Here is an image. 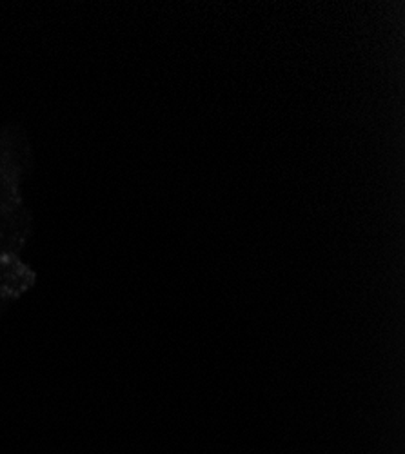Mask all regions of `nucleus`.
<instances>
[{"instance_id":"20e7f679","label":"nucleus","mask_w":405,"mask_h":454,"mask_svg":"<svg viewBox=\"0 0 405 454\" xmlns=\"http://www.w3.org/2000/svg\"><path fill=\"white\" fill-rule=\"evenodd\" d=\"M22 206L20 182L0 171V213L12 211Z\"/></svg>"},{"instance_id":"f257e3e1","label":"nucleus","mask_w":405,"mask_h":454,"mask_svg":"<svg viewBox=\"0 0 405 454\" xmlns=\"http://www.w3.org/2000/svg\"><path fill=\"white\" fill-rule=\"evenodd\" d=\"M29 162L31 151L26 137L15 128L0 133V171L20 182Z\"/></svg>"},{"instance_id":"7ed1b4c3","label":"nucleus","mask_w":405,"mask_h":454,"mask_svg":"<svg viewBox=\"0 0 405 454\" xmlns=\"http://www.w3.org/2000/svg\"><path fill=\"white\" fill-rule=\"evenodd\" d=\"M31 233V216L24 206L0 213V254H19Z\"/></svg>"},{"instance_id":"f03ea898","label":"nucleus","mask_w":405,"mask_h":454,"mask_svg":"<svg viewBox=\"0 0 405 454\" xmlns=\"http://www.w3.org/2000/svg\"><path fill=\"white\" fill-rule=\"evenodd\" d=\"M35 271L19 254H0V298H20L35 286Z\"/></svg>"}]
</instances>
